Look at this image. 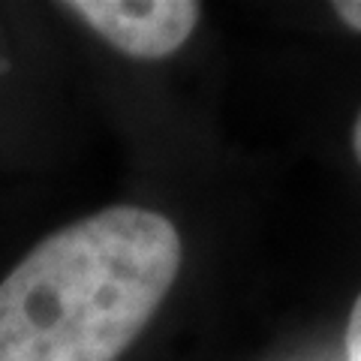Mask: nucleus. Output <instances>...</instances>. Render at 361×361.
Here are the masks:
<instances>
[{"label":"nucleus","mask_w":361,"mask_h":361,"mask_svg":"<svg viewBox=\"0 0 361 361\" xmlns=\"http://www.w3.org/2000/svg\"><path fill=\"white\" fill-rule=\"evenodd\" d=\"M109 45L139 61H160L190 39L202 18L193 0H73L63 4Z\"/></svg>","instance_id":"2"},{"label":"nucleus","mask_w":361,"mask_h":361,"mask_svg":"<svg viewBox=\"0 0 361 361\" xmlns=\"http://www.w3.org/2000/svg\"><path fill=\"white\" fill-rule=\"evenodd\" d=\"M353 151H355L358 163H361V111H358V118H355V127H353Z\"/></svg>","instance_id":"5"},{"label":"nucleus","mask_w":361,"mask_h":361,"mask_svg":"<svg viewBox=\"0 0 361 361\" xmlns=\"http://www.w3.org/2000/svg\"><path fill=\"white\" fill-rule=\"evenodd\" d=\"M346 361H361V292L346 322Z\"/></svg>","instance_id":"3"},{"label":"nucleus","mask_w":361,"mask_h":361,"mask_svg":"<svg viewBox=\"0 0 361 361\" xmlns=\"http://www.w3.org/2000/svg\"><path fill=\"white\" fill-rule=\"evenodd\" d=\"M175 223L115 205L42 238L0 283V361H118L175 286Z\"/></svg>","instance_id":"1"},{"label":"nucleus","mask_w":361,"mask_h":361,"mask_svg":"<svg viewBox=\"0 0 361 361\" xmlns=\"http://www.w3.org/2000/svg\"><path fill=\"white\" fill-rule=\"evenodd\" d=\"M331 9L349 30L361 33V0H337V4H331Z\"/></svg>","instance_id":"4"}]
</instances>
